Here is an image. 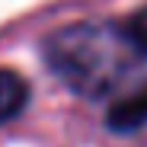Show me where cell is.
Here are the masks:
<instances>
[{
	"mask_svg": "<svg viewBox=\"0 0 147 147\" xmlns=\"http://www.w3.org/2000/svg\"><path fill=\"white\" fill-rule=\"evenodd\" d=\"M147 58L121 22H74L45 38V61L58 77L83 96H106Z\"/></svg>",
	"mask_w": 147,
	"mask_h": 147,
	"instance_id": "1",
	"label": "cell"
},
{
	"mask_svg": "<svg viewBox=\"0 0 147 147\" xmlns=\"http://www.w3.org/2000/svg\"><path fill=\"white\" fill-rule=\"evenodd\" d=\"M29 102V83L19 77L16 70L0 67V125L13 121Z\"/></svg>",
	"mask_w": 147,
	"mask_h": 147,
	"instance_id": "2",
	"label": "cell"
},
{
	"mask_svg": "<svg viewBox=\"0 0 147 147\" xmlns=\"http://www.w3.org/2000/svg\"><path fill=\"white\" fill-rule=\"evenodd\" d=\"M147 125V90L128 96L109 109V128L112 131H138Z\"/></svg>",
	"mask_w": 147,
	"mask_h": 147,
	"instance_id": "3",
	"label": "cell"
},
{
	"mask_svg": "<svg viewBox=\"0 0 147 147\" xmlns=\"http://www.w3.org/2000/svg\"><path fill=\"white\" fill-rule=\"evenodd\" d=\"M125 26H128L131 38L138 42V48L147 55V7H144V10H138V13L131 16V22H125Z\"/></svg>",
	"mask_w": 147,
	"mask_h": 147,
	"instance_id": "4",
	"label": "cell"
}]
</instances>
